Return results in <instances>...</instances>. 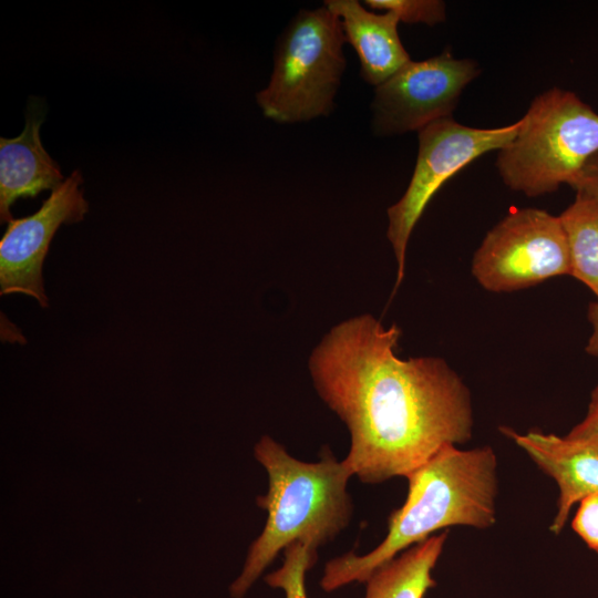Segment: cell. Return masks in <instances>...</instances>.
Instances as JSON below:
<instances>
[{
    "instance_id": "obj_15",
    "label": "cell",
    "mask_w": 598,
    "mask_h": 598,
    "mask_svg": "<svg viewBox=\"0 0 598 598\" xmlns=\"http://www.w3.org/2000/svg\"><path fill=\"white\" fill-rule=\"evenodd\" d=\"M318 559L317 550L296 542L283 550L282 566L265 576V582L281 589L285 598H308L306 574Z\"/></svg>"
},
{
    "instance_id": "obj_9",
    "label": "cell",
    "mask_w": 598,
    "mask_h": 598,
    "mask_svg": "<svg viewBox=\"0 0 598 598\" xmlns=\"http://www.w3.org/2000/svg\"><path fill=\"white\" fill-rule=\"evenodd\" d=\"M75 169L45 199L40 209L23 218H13L0 241V293H24L42 308L49 306L44 292L42 266L50 243L62 224L84 219L89 204Z\"/></svg>"
},
{
    "instance_id": "obj_14",
    "label": "cell",
    "mask_w": 598,
    "mask_h": 598,
    "mask_svg": "<svg viewBox=\"0 0 598 598\" xmlns=\"http://www.w3.org/2000/svg\"><path fill=\"white\" fill-rule=\"evenodd\" d=\"M570 257V276L586 285L598 300V197L576 192L559 215Z\"/></svg>"
},
{
    "instance_id": "obj_20",
    "label": "cell",
    "mask_w": 598,
    "mask_h": 598,
    "mask_svg": "<svg viewBox=\"0 0 598 598\" xmlns=\"http://www.w3.org/2000/svg\"><path fill=\"white\" fill-rule=\"evenodd\" d=\"M588 320L591 326V333L586 346V352L598 358V300L590 303L588 308Z\"/></svg>"
},
{
    "instance_id": "obj_16",
    "label": "cell",
    "mask_w": 598,
    "mask_h": 598,
    "mask_svg": "<svg viewBox=\"0 0 598 598\" xmlns=\"http://www.w3.org/2000/svg\"><path fill=\"white\" fill-rule=\"evenodd\" d=\"M371 9L393 12L404 23L435 25L446 19V6L440 0H365Z\"/></svg>"
},
{
    "instance_id": "obj_18",
    "label": "cell",
    "mask_w": 598,
    "mask_h": 598,
    "mask_svg": "<svg viewBox=\"0 0 598 598\" xmlns=\"http://www.w3.org/2000/svg\"><path fill=\"white\" fill-rule=\"evenodd\" d=\"M566 436L576 441L598 444V384L591 392L585 417Z\"/></svg>"
},
{
    "instance_id": "obj_7",
    "label": "cell",
    "mask_w": 598,
    "mask_h": 598,
    "mask_svg": "<svg viewBox=\"0 0 598 598\" xmlns=\"http://www.w3.org/2000/svg\"><path fill=\"white\" fill-rule=\"evenodd\" d=\"M472 274L486 290L508 292L570 275L567 237L559 216L538 208L512 210L484 237Z\"/></svg>"
},
{
    "instance_id": "obj_10",
    "label": "cell",
    "mask_w": 598,
    "mask_h": 598,
    "mask_svg": "<svg viewBox=\"0 0 598 598\" xmlns=\"http://www.w3.org/2000/svg\"><path fill=\"white\" fill-rule=\"evenodd\" d=\"M501 431L558 485L557 509L549 530L560 534L574 505L598 493V444L539 431L522 434L506 426Z\"/></svg>"
},
{
    "instance_id": "obj_6",
    "label": "cell",
    "mask_w": 598,
    "mask_h": 598,
    "mask_svg": "<svg viewBox=\"0 0 598 598\" xmlns=\"http://www.w3.org/2000/svg\"><path fill=\"white\" fill-rule=\"evenodd\" d=\"M519 126L520 120L502 127L478 128L447 117L419 131V152L410 184L403 196L388 208L386 236L398 266L395 289L404 277L410 236L437 190L476 158L506 146Z\"/></svg>"
},
{
    "instance_id": "obj_4",
    "label": "cell",
    "mask_w": 598,
    "mask_h": 598,
    "mask_svg": "<svg viewBox=\"0 0 598 598\" xmlns=\"http://www.w3.org/2000/svg\"><path fill=\"white\" fill-rule=\"evenodd\" d=\"M598 153V113L559 87L538 94L516 136L497 153L503 183L528 197L570 184Z\"/></svg>"
},
{
    "instance_id": "obj_2",
    "label": "cell",
    "mask_w": 598,
    "mask_h": 598,
    "mask_svg": "<svg viewBox=\"0 0 598 598\" xmlns=\"http://www.w3.org/2000/svg\"><path fill=\"white\" fill-rule=\"evenodd\" d=\"M498 462L491 446L446 445L410 473L403 505L388 518V534L365 555L353 550L330 559L320 587L326 592L363 584L378 567L433 533L452 526L486 529L496 523Z\"/></svg>"
},
{
    "instance_id": "obj_19",
    "label": "cell",
    "mask_w": 598,
    "mask_h": 598,
    "mask_svg": "<svg viewBox=\"0 0 598 598\" xmlns=\"http://www.w3.org/2000/svg\"><path fill=\"white\" fill-rule=\"evenodd\" d=\"M570 187L598 197V153L589 159Z\"/></svg>"
},
{
    "instance_id": "obj_5",
    "label": "cell",
    "mask_w": 598,
    "mask_h": 598,
    "mask_svg": "<svg viewBox=\"0 0 598 598\" xmlns=\"http://www.w3.org/2000/svg\"><path fill=\"white\" fill-rule=\"evenodd\" d=\"M340 19L324 4L301 10L280 35L268 85L256 100L264 115L297 123L328 115L346 69Z\"/></svg>"
},
{
    "instance_id": "obj_1",
    "label": "cell",
    "mask_w": 598,
    "mask_h": 598,
    "mask_svg": "<svg viewBox=\"0 0 598 598\" xmlns=\"http://www.w3.org/2000/svg\"><path fill=\"white\" fill-rule=\"evenodd\" d=\"M400 337L396 324L357 316L333 327L309 359L316 391L349 431L344 460L367 484L406 477L473 433L461 377L441 358L401 359Z\"/></svg>"
},
{
    "instance_id": "obj_17",
    "label": "cell",
    "mask_w": 598,
    "mask_h": 598,
    "mask_svg": "<svg viewBox=\"0 0 598 598\" xmlns=\"http://www.w3.org/2000/svg\"><path fill=\"white\" fill-rule=\"evenodd\" d=\"M571 527L591 550L598 553V493L579 502Z\"/></svg>"
},
{
    "instance_id": "obj_13",
    "label": "cell",
    "mask_w": 598,
    "mask_h": 598,
    "mask_svg": "<svg viewBox=\"0 0 598 598\" xmlns=\"http://www.w3.org/2000/svg\"><path fill=\"white\" fill-rule=\"evenodd\" d=\"M447 535H433L373 570L364 582V598H424L436 586L432 573Z\"/></svg>"
},
{
    "instance_id": "obj_12",
    "label": "cell",
    "mask_w": 598,
    "mask_h": 598,
    "mask_svg": "<svg viewBox=\"0 0 598 598\" xmlns=\"http://www.w3.org/2000/svg\"><path fill=\"white\" fill-rule=\"evenodd\" d=\"M324 6L340 19L346 41L359 56L360 75L369 84L377 87L411 61L393 12H371L357 0H327Z\"/></svg>"
},
{
    "instance_id": "obj_3",
    "label": "cell",
    "mask_w": 598,
    "mask_h": 598,
    "mask_svg": "<svg viewBox=\"0 0 598 598\" xmlns=\"http://www.w3.org/2000/svg\"><path fill=\"white\" fill-rule=\"evenodd\" d=\"M254 455L268 474V491L256 498L268 515L262 532L249 546L240 575L229 586L231 598H244L290 544L299 542L318 550L333 540L349 525L353 512L347 489L353 471L328 446L321 450L319 461L305 462L264 435Z\"/></svg>"
},
{
    "instance_id": "obj_11",
    "label": "cell",
    "mask_w": 598,
    "mask_h": 598,
    "mask_svg": "<svg viewBox=\"0 0 598 598\" xmlns=\"http://www.w3.org/2000/svg\"><path fill=\"white\" fill-rule=\"evenodd\" d=\"M45 117L44 103L32 100L22 133L0 138V219H13L10 207L20 197H35L53 192L63 183L60 166L44 150L40 127Z\"/></svg>"
},
{
    "instance_id": "obj_8",
    "label": "cell",
    "mask_w": 598,
    "mask_h": 598,
    "mask_svg": "<svg viewBox=\"0 0 598 598\" xmlns=\"http://www.w3.org/2000/svg\"><path fill=\"white\" fill-rule=\"evenodd\" d=\"M478 74L475 61L456 59L448 50L423 61H409L375 87L371 104L374 133L419 132L451 117L463 90Z\"/></svg>"
}]
</instances>
